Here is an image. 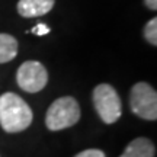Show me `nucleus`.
I'll use <instances>...</instances> for the list:
<instances>
[{
	"label": "nucleus",
	"mask_w": 157,
	"mask_h": 157,
	"mask_svg": "<svg viewBox=\"0 0 157 157\" xmlns=\"http://www.w3.org/2000/svg\"><path fill=\"white\" fill-rule=\"evenodd\" d=\"M34 113L29 105L13 92L0 96V125L9 134H16L32 124Z\"/></svg>",
	"instance_id": "f257e3e1"
},
{
	"label": "nucleus",
	"mask_w": 157,
	"mask_h": 157,
	"mask_svg": "<svg viewBox=\"0 0 157 157\" xmlns=\"http://www.w3.org/2000/svg\"><path fill=\"white\" fill-rule=\"evenodd\" d=\"M80 119V106L71 96L58 98L51 103L45 115V125L51 131L70 128Z\"/></svg>",
	"instance_id": "f03ea898"
},
{
	"label": "nucleus",
	"mask_w": 157,
	"mask_h": 157,
	"mask_svg": "<svg viewBox=\"0 0 157 157\" xmlns=\"http://www.w3.org/2000/svg\"><path fill=\"white\" fill-rule=\"evenodd\" d=\"M93 105L99 118L105 124H113L121 118L122 103L115 87L111 84H98L93 90Z\"/></svg>",
	"instance_id": "7ed1b4c3"
},
{
	"label": "nucleus",
	"mask_w": 157,
	"mask_h": 157,
	"mask_svg": "<svg viewBox=\"0 0 157 157\" xmlns=\"http://www.w3.org/2000/svg\"><path fill=\"white\" fill-rule=\"evenodd\" d=\"M129 106L137 117L146 121L157 119V93L148 83H135L129 95Z\"/></svg>",
	"instance_id": "20e7f679"
},
{
	"label": "nucleus",
	"mask_w": 157,
	"mask_h": 157,
	"mask_svg": "<svg viewBox=\"0 0 157 157\" xmlns=\"http://www.w3.org/2000/svg\"><path fill=\"white\" fill-rule=\"evenodd\" d=\"M17 86L28 93H36L48 83L47 68L39 61H25L21 64L16 73Z\"/></svg>",
	"instance_id": "39448f33"
},
{
	"label": "nucleus",
	"mask_w": 157,
	"mask_h": 157,
	"mask_svg": "<svg viewBox=\"0 0 157 157\" xmlns=\"http://www.w3.org/2000/svg\"><path fill=\"white\" fill-rule=\"evenodd\" d=\"M56 0H19L17 13L23 17L44 16L54 7Z\"/></svg>",
	"instance_id": "423d86ee"
},
{
	"label": "nucleus",
	"mask_w": 157,
	"mask_h": 157,
	"mask_svg": "<svg viewBox=\"0 0 157 157\" xmlns=\"http://www.w3.org/2000/svg\"><path fill=\"white\" fill-rule=\"evenodd\" d=\"M154 154H156L154 144L146 137H140L131 141L119 157H154Z\"/></svg>",
	"instance_id": "0eeeda50"
},
{
	"label": "nucleus",
	"mask_w": 157,
	"mask_h": 157,
	"mask_svg": "<svg viewBox=\"0 0 157 157\" xmlns=\"http://www.w3.org/2000/svg\"><path fill=\"white\" fill-rule=\"evenodd\" d=\"M17 54V41L9 34H0V64L12 61Z\"/></svg>",
	"instance_id": "6e6552de"
},
{
	"label": "nucleus",
	"mask_w": 157,
	"mask_h": 157,
	"mask_svg": "<svg viewBox=\"0 0 157 157\" xmlns=\"http://www.w3.org/2000/svg\"><path fill=\"white\" fill-rule=\"evenodd\" d=\"M143 34H144V38L147 39L148 44H151L153 47H156L157 45V19L156 17H153L151 21H148V22L146 23Z\"/></svg>",
	"instance_id": "1a4fd4ad"
},
{
	"label": "nucleus",
	"mask_w": 157,
	"mask_h": 157,
	"mask_svg": "<svg viewBox=\"0 0 157 157\" xmlns=\"http://www.w3.org/2000/svg\"><path fill=\"white\" fill-rule=\"evenodd\" d=\"M74 157H106V156H105V153L102 151V150H98V148H87V150H84V151L76 154Z\"/></svg>",
	"instance_id": "9d476101"
},
{
	"label": "nucleus",
	"mask_w": 157,
	"mask_h": 157,
	"mask_svg": "<svg viewBox=\"0 0 157 157\" xmlns=\"http://www.w3.org/2000/svg\"><path fill=\"white\" fill-rule=\"evenodd\" d=\"M32 32H34L35 35H38V36H42V35H47L50 32V28H48L45 23H38V25L32 29Z\"/></svg>",
	"instance_id": "9b49d317"
},
{
	"label": "nucleus",
	"mask_w": 157,
	"mask_h": 157,
	"mask_svg": "<svg viewBox=\"0 0 157 157\" xmlns=\"http://www.w3.org/2000/svg\"><path fill=\"white\" fill-rule=\"evenodd\" d=\"M144 3L150 10H156L157 9V0H144Z\"/></svg>",
	"instance_id": "f8f14e48"
}]
</instances>
